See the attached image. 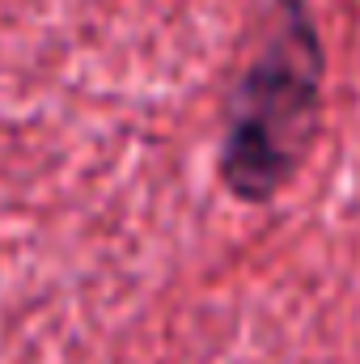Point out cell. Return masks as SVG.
<instances>
[{"instance_id": "cell-1", "label": "cell", "mask_w": 360, "mask_h": 364, "mask_svg": "<svg viewBox=\"0 0 360 364\" xmlns=\"http://www.w3.org/2000/svg\"><path fill=\"white\" fill-rule=\"evenodd\" d=\"M322 90L327 47L309 0H271L225 93L216 178L238 203L263 208L301 174L322 132Z\"/></svg>"}]
</instances>
